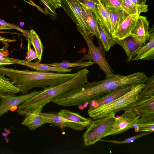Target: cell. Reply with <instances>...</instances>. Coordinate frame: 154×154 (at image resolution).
I'll list each match as a JSON object with an SVG mask.
<instances>
[{
	"label": "cell",
	"mask_w": 154,
	"mask_h": 154,
	"mask_svg": "<svg viewBox=\"0 0 154 154\" xmlns=\"http://www.w3.org/2000/svg\"><path fill=\"white\" fill-rule=\"evenodd\" d=\"M147 77L143 72H137L127 75H108L103 80L87 83L66 92L64 99L68 106H81L107 92L127 85L144 84Z\"/></svg>",
	"instance_id": "cell-1"
},
{
	"label": "cell",
	"mask_w": 154,
	"mask_h": 154,
	"mask_svg": "<svg viewBox=\"0 0 154 154\" xmlns=\"http://www.w3.org/2000/svg\"><path fill=\"white\" fill-rule=\"evenodd\" d=\"M0 73L8 77L18 88L21 95L27 94L33 88L45 89L51 86L59 85L71 79L77 73L55 72L50 71L20 70L0 66Z\"/></svg>",
	"instance_id": "cell-2"
},
{
	"label": "cell",
	"mask_w": 154,
	"mask_h": 154,
	"mask_svg": "<svg viewBox=\"0 0 154 154\" xmlns=\"http://www.w3.org/2000/svg\"><path fill=\"white\" fill-rule=\"evenodd\" d=\"M89 71L86 68L78 71L77 75L69 80L59 85L51 86L42 90L35 95L18 106L17 110L26 111L37 107H44L49 102L80 85L87 83Z\"/></svg>",
	"instance_id": "cell-3"
},
{
	"label": "cell",
	"mask_w": 154,
	"mask_h": 154,
	"mask_svg": "<svg viewBox=\"0 0 154 154\" xmlns=\"http://www.w3.org/2000/svg\"><path fill=\"white\" fill-rule=\"evenodd\" d=\"M145 86L144 83L136 85L131 90L112 102L88 110L89 116L91 118L97 119L106 116L111 113H116L123 110L126 106L138 99L139 94Z\"/></svg>",
	"instance_id": "cell-4"
},
{
	"label": "cell",
	"mask_w": 154,
	"mask_h": 154,
	"mask_svg": "<svg viewBox=\"0 0 154 154\" xmlns=\"http://www.w3.org/2000/svg\"><path fill=\"white\" fill-rule=\"evenodd\" d=\"M115 114L112 112L106 116L92 121L83 135L85 146L93 145L102 138L104 134L115 122Z\"/></svg>",
	"instance_id": "cell-5"
},
{
	"label": "cell",
	"mask_w": 154,
	"mask_h": 154,
	"mask_svg": "<svg viewBox=\"0 0 154 154\" xmlns=\"http://www.w3.org/2000/svg\"><path fill=\"white\" fill-rule=\"evenodd\" d=\"M77 28L85 39L88 49L87 54H85L84 57L80 60L82 61L84 60H87L89 62L92 60L99 66L106 76L114 74L112 72L113 70L105 57V55L101 50L94 45L93 42V35L85 34L78 25H77Z\"/></svg>",
	"instance_id": "cell-6"
},
{
	"label": "cell",
	"mask_w": 154,
	"mask_h": 154,
	"mask_svg": "<svg viewBox=\"0 0 154 154\" xmlns=\"http://www.w3.org/2000/svg\"><path fill=\"white\" fill-rule=\"evenodd\" d=\"M139 118L137 114L132 111H124L122 114L116 117L114 123L106 132L102 138L108 136L122 133L133 128L134 124Z\"/></svg>",
	"instance_id": "cell-7"
},
{
	"label": "cell",
	"mask_w": 154,
	"mask_h": 154,
	"mask_svg": "<svg viewBox=\"0 0 154 154\" xmlns=\"http://www.w3.org/2000/svg\"><path fill=\"white\" fill-rule=\"evenodd\" d=\"M123 110H131L140 117L154 114V96L143 97L125 108Z\"/></svg>",
	"instance_id": "cell-8"
},
{
	"label": "cell",
	"mask_w": 154,
	"mask_h": 154,
	"mask_svg": "<svg viewBox=\"0 0 154 154\" xmlns=\"http://www.w3.org/2000/svg\"><path fill=\"white\" fill-rule=\"evenodd\" d=\"M43 107L39 106L28 110H17L19 115L25 116L22 124L27 126L30 130H34L44 124L49 122L40 115Z\"/></svg>",
	"instance_id": "cell-9"
},
{
	"label": "cell",
	"mask_w": 154,
	"mask_h": 154,
	"mask_svg": "<svg viewBox=\"0 0 154 154\" xmlns=\"http://www.w3.org/2000/svg\"><path fill=\"white\" fill-rule=\"evenodd\" d=\"M135 86L131 85L122 86L92 100L88 103V110L95 109L112 102L131 90Z\"/></svg>",
	"instance_id": "cell-10"
},
{
	"label": "cell",
	"mask_w": 154,
	"mask_h": 154,
	"mask_svg": "<svg viewBox=\"0 0 154 154\" xmlns=\"http://www.w3.org/2000/svg\"><path fill=\"white\" fill-rule=\"evenodd\" d=\"M41 91H33L29 93L18 96L9 94L2 98L0 103V117L8 112L12 107L18 106Z\"/></svg>",
	"instance_id": "cell-11"
},
{
	"label": "cell",
	"mask_w": 154,
	"mask_h": 154,
	"mask_svg": "<svg viewBox=\"0 0 154 154\" xmlns=\"http://www.w3.org/2000/svg\"><path fill=\"white\" fill-rule=\"evenodd\" d=\"M40 115L51 123L59 127L61 129L65 127L71 128L74 131H81L86 127L84 125L67 119L58 115L56 113H42Z\"/></svg>",
	"instance_id": "cell-12"
},
{
	"label": "cell",
	"mask_w": 154,
	"mask_h": 154,
	"mask_svg": "<svg viewBox=\"0 0 154 154\" xmlns=\"http://www.w3.org/2000/svg\"><path fill=\"white\" fill-rule=\"evenodd\" d=\"M149 22L147 17L139 15L131 35L141 45L149 39Z\"/></svg>",
	"instance_id": "cell-13"
},
{
	"label": "cell",
	"mask_w": 154,
	"mask_h": 154,
	"mask_svg": "<svg viewBox=\"0 0 154 154\" xmlns=\"http://www.w3.org/2000/svg\"><path fill=\"white\" fill-rule=\"evenodd\" d=\"M68 9L69 14L73 21L78 25L86 35L90 34L82 13L81 6L76 0H65L63 1Z\"/></svg>",
	"instance_id": "cell-14"
},
{
	"label": "cell",
	"mask_w": 154,
	"mask_h": 154,
	"mask_svg": "<svg viewBox=\"0 0 154 154\" xmlns=\"http://www.w3.org/2000/svg\"><path fill=\"white\" fill-rule=\"evenodd\" d=\"M139 15L135 14L128 15L111 35L112 37L122 39L130 35Z\"/></svg>",
	"instance_id": "cell-15"
},
{
	"label": "cell",
	"mask_w": 154,
	"mask_h": 154,
	"mask_svg": "<svg viewBox=\"0 0 154 154\" xmlns=\"http://www.w3.org/2000/svg\"><path fill=\"white\" fill-rule=\"evenodd\" d=\"M149 39L134 54L131 60H149L154 59V28L149 29Z\"/></svg>",
	"instance_id": "cell-16"
},
{
	"label": "cell",
	"mask_w": 154,
	"mask_h": 154,
	"mask_svg": "<svg viewBox=\"0 0 154 154\" xmlns=\"http://www.w3.org/2000/svg\"><path fill=\"white\" fill-rule=\"evenodd\" d=\"M113 39L116 44L119 45L124 50L128 57V62L131 60L134 54L143 45L138 43L131 35L122 39L114 38Z\"/></svg>",
	"instance_id": "cell-17"
},
{
	"label": "cell",
	"mask_w": 154,
	"mask_h": 154,
	"mask_svg": "<svg viewBox=\"0 0 154 154\" xmlns=\"http://www.w3.org/2000/svg\"><path fill=\"white\" fill-rule=\"evenodd\" d=\"M17 64L26 66L28 68L36 71H54L60 73L69 72L72 69H66L48 65L47 64L41 63L36 62H27L25 60L16 59Z\"/></svg>",
	"instance_id": "cell-18"
},
{
	"label": "cell",
	"mask_w": 154,
	"mask_h": 154,
	"mask_svg": "<svg viewBox=\"0 0 154 154\" xmlns=\"http://www.w3.org/2000/svg\"><path fill=\"white\" fill-rule=\"evenodd\" d=\"M81 8L83 19L90 34L95 35L100 39V35L97 20L95 14L92 12L86 10L82 6Z\"/></svg>",
	"instance_id": "cell-19"
},
{
	"label": "cell",
	"mask_w": 154,
	"mask_h": 154,
	"mask_svg": "<svg viewBox=\"0 0 154 154\" xmlns=\"http://www.w3.org/2000/svg\"><path fill=\"white\" fill-rule=\"evenodd\" d=\"M107 8L110 14L111 23V34L112 35L128 15L122 9L113 7Z\"/></svg>",
	"instance_id": "cell-20"
},
{
	"label": "cell",
	"mask_w": 154,
	"mask_h": 154,
	"mask_svg": "<svg viewBox=\"0 0 154 154\" xmlns=\"http://www.w3.org/2000/svg\"><path fill=\"white\" fill-rule=\"evenodd\" d=\"M23 35L32 45L38 56L37 62H41L44 47L39 36L33 29L26 30Z\"/></svg>",
	"instance_id": "cell-21"
},
{
	"label": "cell",
	"mask_w": 154,
	"mask_h": 154,
	"mask_svg": "<svg viewBox=\"0 0 154 154\" xmlns=\"http://www.w3.org/2000/svg\"><path fill=\"white\" fill-rule=\"evenodd\" d=\"M135 132L154 131V114L141 117L138 119L134 124Z\"/></svg>",
	"instance_id": "cell-22"
},
{
	"label": "cell",
	"mask_w": 154,
	"mask_h": 154,
	"mask_svg": "<svg viewBox=\"0 0 154 154\" xmlns=\"http://www.w3.org/2000/svg\"><path fill=\"white\" fill-rule=\"evenodd\" d=\"M98 27L101 41L105 51H108L111 47L116 44L111 34L107 30L100 17L97 18Z\"/></svg>",
	"instance_id": "cell-23"
},
{
	"label": "cell",
	"mask_w": 154,
	"mask_h": 154,
	"mask_svg": "<svg viewBox=\"0 0 154 154\" xmlns=\"http://www.w3.org/2000/svg\"><path fill=\"white\" fill-rule=\"evenodd\" d=\"M59 116L69 120L81 124L88 128L92 121L90 119L85 118L79 113L66 109H62L57 113Z\"/></svg>",
	"instance_id": "cell-24"
},
{
	"label": "cell",
	"mask_w": 154,
	"mask_h": 154,
	"mask_svg": "<svg viewBox=\"0 0 154 154\" xmlns=\"http://www.w3.org/2000/svg\"><path fill=\"white\" fill-rule=\"evenodd\" d=\"M123 10L128 15L142 12H146L148 11V5L146 4L137 5L131 0H122Z\"/></svg>",
	"instance_id": "cell-25"
},
{
	"label": "cell",
	"mask_w": 154,
	"mask_h": 154,
	"mask_svg": "<svg viewBox=\"0 0 154 154\" xmlns=\"http://www.w3.org/2000/svg\"><path fill=\"white\" fill-rule=\"evenodd\" d=\"M20 91L8 78L0 73V94H15Z\"/></svg>",
	"instance_id": "cell-26"
},
{
	"label": "cell",
	"mask_w": 154,
	"mask_h": 154,
	"mask_svg": "<svg viewBox=\"0 0 154 154\" xmlns=\"http://www.w3.org/2000/svg\"><path fill=\"white\" fill-rule=\"evenodd\" d=\"M96 9L99 16L107 30L111 34V23L108 9L105 7L99 0L96 4Z\"/></svg>",
	"instance_id": "cell-27"
},
{
	"label": "cell",
	"mask_w": 154,
	"mask_h": 154,
	"mask_svg": "<svg viewBox=\"0 0 154 154\" xmlns=\"http://www.w3.org/2000/svg\"><path fill=\"white\" fill-rule=\"evenodd\" d=\"M82 61L80 60L74 63H70L68 61H65L60 63H53L47 64L53 66L69 69L70 68L77 67H79V68H81L89 66L95 63L94 61L87 62H82Z\"/></svg>",
	"instance_id": "cell-28"
},
{
	"label": "cell",
	"mask_w": 154,
	"mask_h": 154,
	"mask_svg": "<svg viewBox=\"0 0 154 154\" xmlns=\"http://www.w3.org/2000/svg\"><path fill=\"white\" fill-rule=\"evenodd\" d=\"M145 82L144 88L139 94V98L154 96V75L147 78Z\"/></svg>",
	"instance_id": "cell-29"
},
{
	"label": "cell",
	"mask_w": 154,
	"mask_h": 154,
	"mask_svg": "<svg viewBox=\"0 0 154 154\" xmlns=\"http://www.w3.org/2000/svg\"><path fill=\"white\" fill-rule=\"evenodd\" d=\"M9 55L8 51L3 47L0 49V66H4L17 64L16 59L7 57Z\"/></svg>",
	"instance_id": "cell-30"
},
{
	"label": "cell",
	"mask_w": 154,
	"mask_h": 154,
	"mask_svg": "<svg viewBox=\"0 0 154 154\" xmlns=\"http://www.w3.org/2000/svg\"><path fill=\"white\" fill-rule=\"evenodd\" d=\"M152 133V132L151 131L144 132L143 133H141L122 140L119 141L116 140H105L101 139L99 141L117 144L130 143L133 142L135 140L139 138L149 134Z\"/></svg>",
	"instance_id": "cell-31"
},
{
	"label": "cell",
	"mask_w": 154,
	"mask_h": 154,
	"mask_svg": "<svg viewBox=\"0 0 154 154\" xmlns=\"http://www.w3.org/2000/svg\"><path fill=\"white\" fill-rule=\"evenodd\" d=\"M76 0L82 7L93 13L97 19L100 18L96 9V3L88 0Z\"/></svg>",
	"instance_id": "cell-32"
},
{
	"label": "cell",
	"mask_w": 154,
	"mask_h": 154,
	"mask_svg": "<svg viewBox=\"0 0 154 154\" xmlns=\"http://www.w3.org/2000/svg\"><path fill=\"white\" fill-rule=\"evenodd\" d=\"M100 1L101 3L106 8L113 7L123 10L122 0H100Z\"/></svg>",
	"instance_id": "cell-33"
},
{
	"label": "cell",
	"mask_w": 154,
	"mask_h": 154,
	"mask_svg": "<svg viewBox=\"0 0 154 154\" xmlns=\"http://www.w3.org/2000/svg\"><path fill=\"white\" fill-rule=\"evenodd\" d=\"M38 59V56L35 51L31 48V44L28 41L27 55L25 59L27 62H31L33 60Z\"/></svg>",
	"instance_id": "cell-34"
},
{
	"label": "cell",
	"mask_w": 154,
	"mask_h": 154,
	"mask_svg": "<svg viewBox=\"0 0 154 154\" xmlns=\"http://www.w3.org/2000/svg\"><path fill=\"white\" fill-rule=\"evenodd\" d=\"M0 25L2 26H7L10 27L12 29H17L22 33L23 34L25 33L26 30L21 29L18 26H16L15 25L7 23L4 20H2L1 19H0Z\"/></svg>",
	"instance_id": "cell-35"
},
{
	"label": "cell",
	"mask_w": 154,
	"mask_h": 154,
	"mask_svg": "<svg viewBox=\"0 0 154 154\" xmlns=\"http://www.w3.org/2000/svg\"><path fill=\"white\" fill-rule=\"evenodd\" d=\"M54 9L62 6V0H45Z\"/></svg>",
	"instance_id": "cell-36"
},
{
	"label": "cell",
	"mask_w": 154,
	"mask_h": 154,
	"mask_svg": "<svg viewBox=\"0 0 154 154\" xmlns=\"http://www.w3.org/2000/svg\"><path fill=\"white\" fill-rule=\"evenodd\" d=\"M44 5L47 9L48 12L51 15H54L56 14L54 9L45 0H40Z\"/></svg>",
	"instance_id": "cell-37"
},
{
	"label": "cell",
	"mask_w": 154,
	"mask_h": 154,
	"mask_svg": "<svg viewBox=\"0 0 154 154\" xmlns=\"http://www.w3.org/2000/svg\"><path fill=\"white\" fill-rule=\"evenodd\" d=\"M16 41L15 39H9L4 38L0 35V41L1 42L5 45L3 47L5 49H7L8 46L9 45L8 43L14 42Z\"/></svg>",
	"instance_id": "cell-38"
},
{
	"label": "cell",
	"mask_w": 154,
	"mask_h": 154,
	"mask_svg": "<svg viewBox=\"0 0 154 154\" xmlns=\"http://www.w3.org/2000/svg\"><path fill=\"white\" fill-rule=\"evenodd\" d=\"M148 0H138L140 4H145L146 2Z\"/></svg>",
	"instance_id": "cell-39"
},
{
	"label": "cell",
	"mask_w": 154,
	"mask_h": 154,
	"mask_svg": "<svg viewBox=\"0 0 154 154\" xmlns=\"http://www.w3.org/2000/svg\"><path fill=\"white\" fill-rule=\"evenodd\" d=\"M94 2L96 3L97 4L99 3V1L100 0H88Z\"/></svg>",
	"instance_id": "cell-40"
},
{
	"label": "cell",
	"mask_w": 154,
	"mask_h": 154,
	"mask_svg": "<svg viewBox=\"0 0 154 154\" xmlns=\"http://www.w3.org/2000/svg\"><path fill=\"white\" fill-rule=\"evenodd\" d=\"M20 23L21 27H23L24 25V23L23 22H20Z\"/></svg>",
	"instance_id": "cell-41"
},
{
	"label": "cell",
	"mask_w": 154,
	"mask_h": 154,
	"mask_svg": "<svg viewBox=\"0 0 154 154\" xmlns=\"http://www.w3.org/2000/svg\"><path fill=\"white\" fill-rule=\"evenodd\" d=\"M65 0H62V1H64Z\"/></svg>",
	"instance_id": "cell-42"
},
{
	"label": "cell",
	"mask_w": 154,
	"mask_h": 154,
	"mask_svg": "<svg viewBox=\"0 0 154 154\" xmlns=\"http://www.w3.org/2000/svg\"><path fill=\"white\" fill-rule=\"evenodd\" d=\"M0 100H1V99H0Z\"/></svg>",
	"instance_id": "cell-43"
}]
</instances>
